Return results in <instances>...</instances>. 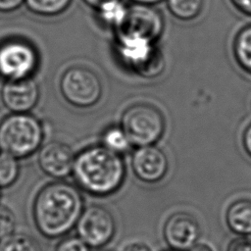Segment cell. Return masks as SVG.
Here are the masks:
<instances>
[{
	"label": "cell",
	"mask_w": 251,
	"mask_h": 251,
	"mask_svg": "<svg viewBox=\"0 0 251 251\" xmlns=\"http://www.w3.org/2000/svg\"><path fill=\"white\" fill-rule=\"evenodd\" d=\"M170 14L181 21L191 22L203 12L205 0H166Z\"/></svg>",
	"instance_id": "obj_17"
},
{
	"label": "cell",
	"mask_w": 251,
	"mask_h": 251,
	"mask_svg": "<svg viewBox=\"0 0 251 251\" xmlns=\"http://www.w3.org/2000/svg\"><path fill=\"white\" fill-rule=\"evenodd\" d=\"M95 251H111V250H108V249H104V248H98V249H96Z\"/></svg>",
	"instance_id": "obj_32"
},
{
	"label": "cell",
	"mask_w": 251,
	"mask_h": 251,
	"mask_svg": "<svg viewBox=\"0 0 251 251\" xmlns=\"http://www.w3.org/2000/svg\"><path fill=\"white\" fill-rule=\"evenodd\" d=\"M24 3L25 0H0V13H12Z\"/></svg>",
	"instance_id": "obj_25"
},
{
	"label": "cell",
	"mask_w": 251,
	"mask_h": 251,
	"mask_svg": "<svg viewBox=\"0 0 251 251\" xmlns=\"http://www.w3.org/2000/svg\"><path fill=\"white\" fill-rule=\"evenodd\" d=\"M0 197H1V193H0Z\"/></svg>",
	"instance_id": "obj_34"
},
{
	"label": "cell",
	"mask_w": 251,
	"mask_h": 251,
	"mask_svg": "<svg viewBox=\"0 0 251 251\" xmlns=\"http://www.w3.org/2000/svg\"><path fill=\"white\" fill-rule=\"evenodd\" d=\"M226 222L234 233L249 235L251 233V200L238 199L233 201L226 210Z\"/></svg>",
	"instance_id": "obj_15"
},
{
	"label": "cell",
	"mask_w": 251,
	"mask_h": 251,
	"mask_svg": "<svg viewBox=\"0 0 251 251\" xmlns=\"http://www.w3.org/2000/svg\"><path fill=\"white\" fill-rule=\"evenodd\" d=\"M59 89L65 101L78 109L95 106L103 95V84L98 74L88 67L78 65L63 72Z\"/></svg>",
	"instance_id": "obj_6"
},
{
	"label": "cell",
	"mask_w": 251,
	"mask_h": 251,
	"mask_svg": "<svg viewBox=\"0 0 251 251\" xmlns=\"http://www.w3.org/2000/svg\"><path fill=\"white\" fill-rule=\"evenodd\" d=\"M19 175V159L0 151V188H6L14 184Z\"/></svg>",
	"instance_id": "obj_21"
},
{
	"label": "cell",
	"mask_w": 251,
	"mask_h": 251,
	"mask_svg": "<svg viewBox=\"0 0 251 251\" xmlns=\"http://www.w3.org/2000/svg\"><path fill=\"white\" fill-rule=\"evenodd\" d=\"M0 251H43L40 243L32 236L13 232L0 240Z\"/></svg>",
	"instance_id": "obj_20"
},
{
	"label": "cell",
	"mask_w": 251,
	"mask_h": 251,
	"mask_svg": "<svg viewBox=\"0 0 251 251\" xmlns=\"http://www.w3.org/2000/svg\"><path fill=\"white\" fill-rule=\"evenodd\" d=\"M242 145L246 154L251 157V123L245 127L243 131Z\"/></svg>",
	"instance_id": "obj_27"
},
{
	"label": "cell",
	"mask_w": 251,
	"mask_h": 251,
	"mask_svg": "<svg viewBox=\"0 0 251 251\" xmlns=\"http://www.w3.org/2000/svg\"><path fill=\"white\" fill-rule=\"evenodd\" d=\"M39 96V86L32 77L6 80L1 88L2 102L11 113H29Z\"/></svg>",
	"instance_id": "obj_13"
},
{
	"label": "cell",
	"mask_w": 251,
	"mask_h": 251,
	"mask_svg": "<svg viewBox=\"0 0 251 251\" xmlns=\"http://www.w3.org/2000/svg\"><path fill=\"white\" fill-rule=\"evenodd\" d=\"M130 168L141 182L155 184L162 181L169 172L167 154L156 144L136 147L130 158Z\"/></svg>",
	"instance_id": "obj_10"
},
{
	"label": "cell",
	"mask_w": 251,
	"mask_h": 251,
	"mask_svg": "<svg viewBox=\"0 0 251 251\" xmlns=\"http://www.w3.org/2000/svg\"><path fill=\"white\" fill-rule=\"evenodd\" d=\"M164 29L165 19L158 9L149 5L132 4L129 6L125 23L114 32H123L159 42Z\"/></svg>",
	"instance_id": "obj_9"
},
{
	"label": "cell",
	"mask_w": 251,
	"mask_h": 251,
	"mask_svg": "<svg viewBox=\"0 0 251 251\" xmlns=\"http://www.w3.org/2000/svg\"><path fill=\"white\" fill-rule=\"evenodd\" d=\"M72 175L82 191L95 197H108L123 186L126 167L122 155L100 143L75 154Z\"/></svg>",
	"instance_id": "obj_2"
},
{
	"label": "cell",
	"mask_w": 251,
	"mask_h": 251,
	"mask_svg": "<svg viewBox=\"0 0 251 251\" xmlns=\"http://www.w3.org/2000/svg\"><path fill=\"white\" fill-rule=\"evenodd\" d=\"M43 138L41 121L29 113H11L0 122V151L17 159L39 150Z\"/></svg>",
	"instance_id": "obj_4"
},
{
	"label": "cell",
	"mask_w": 251,
	"mask_h": 251,
	"mask_svg": "<svg viewBox=\"0 0 251 251\" xmlns=\"http://www.w3.org/2000/svg\"><path fill=\"white\" fill-rule=\"evenodd\" d=\"M167 251H179V250H175V249H170V250H167Z\"/></svg>",
	"instance_id": "obj_33"
},
{
	"label": "cell",
	"mask_w": 251,
	"mask_h": 251,
	"mask_svg": "<svg viewBox=\"0 0 251 251\" xmlns=\"http://www.w3.org/2000/svg\"><path fill=\"white\" fill-rule=\"evenodd\" d=\"M114 34L115 54L124 68L143 78L161 75L166 61L158 42L123 32Z\"/></svg>",
	"instance_id": "obj_3"
},
{
	"label": "cell",
	"mask_w": 251,
	"mask_h": 251,
	"mask_svg": "<svg viewBox=\"0 0 251 251\" xmlns=\"http://www.w3.org/2000/svg\"><path fill=\"white\" fill-rule=\"evenodd\" d=\"M188 251H213V249L204 243H196L192 248H190Z\"/></svg>",
	"instance_id": "obj_29"
},
{
	"label": "cell",
	"mask_w": 251,
	"mask_h": 251,
	"mask_svg": "<svg viewBox=\"0 0 251 251\" xmlns=\"http://www.w3.org/2000/svg\"><path fill=\"white\" fill-rule=\"evenodd\" d=\"M83 210L84 201L79 187L64 179H56L36 194L32 218L40 234L55 239L75 227Z\"/></svg>",
	"instance_id": "obj_1"
},
{
	"label": "cell",
	"mask_w": 251,
	"mask_h": 251,
	"mask_svg": "<svg viewBox=\"0 0 251 251\" xmlns=\"http://www.w3.org/2000/svg\"><path fill=\"white\" fill-rule=\"evenodd\" d=\"M87 6H89V7H91L93 10L95 9V8H97L100 4H102L103 2H105V1H107V0H82Z\"/></svg>",
	"instance_id": "obj_31"
},
{
	"label": "cell",
	"mask_w": 251,
	"mask_h": 251,
	"mask_svg": "<svg viewBox=\"0 0 251 251\" xmlns=\"http://www.w3.org/2000/svg\"><path fill=\"white\" fill-rule=\"evenodd\" d=\"M75 154L61 141L52 140L40 147L37 162L40 170L55 179H64L73 172Z\"/></svg>",
	"instance_id": "obj_12"
},
{
	"label": "cell",
	"mask_w": 251,
	"mask_h": 251,
	"mask_svg": "<svg viewBox=\"0 0 251 251\" xmlns=\"http://www.w3.org/2000/svg\"><path fill=\"white\" fill-rule=\"evenodd\" d=\"M232 53L237 65L251 74V24L237 31L232 43Z\"/></svg>",
	"instance_id": "obj_16"
},
{
	"label": "cell",
	"mask_w": 251,
	"mask_h": 251,
	"mask_svg": "<svg viewBox=\"0 0 251 251\" xmlns=\"http://www.w3.org/2000/svg\"><path fill=\"white\" fill-rule=\"evenodd\" d=\"M232 5L242 14L251 17V0H230Z\"/></svg>",
	"instance_id": "obj_26"
},
{
	"label": "cell",
	"mask_w": 251,
	"mask_h": 251,
	"mask_svg": "<svg viewBox=\"0 0 251 251\" xmlns=\"http://www.w3.org/2000/svg\"><path fill=\"white\" fill-rule=\"evenodd\" d=\"M17 218L14 212L5 205L0 204V240L15 232Z\"/></svg>",
	"instance_id": "obj_22"
},
{
	"label": "cell",
	"mask_w": 251,
	"mask_h": 251,
	"mask_svg": "<svg viewBox=\"0 0 251 251\" xmlns=\"http://www.w3.org/2000/svg\"><path fill=\"white\" fill-rule=\"evenodd\" d=\"M123 251H152V249L143 242H132L126 245Z\"/></svg>",
	"instance_id": "obj_28"
},
{
	"label": "cell",
	"mask_w": 251,
	"mask_h": 251,
	"mask_svg": "<svg viewBox=\"0 0 251 251\" xmlns=\"http://www.w3.org/2000/svg\"><path fill=\"white\" fill-rule=\"evenodd\" d=\"M79 236L90 248H102L108 244L116 232V221L113 214L101 205L84 208L76 226Z\"/></svg>",
	"instance_id": "obj_8"
},
{
	"label": "cell",
	"mask_w": 251,
	"mask_h": 251,
	"mask_svg": "<svg viewBox=\"0 0 251 251\" xmlns=\"http://www.w3.org/2000/svg\"><path fill=\"white\" fill-rule=\"evenodd\" d=\"M226 251H251V237L248 235H238L227 245Z\"/></svg>",
	"instance_id": "obj_24"
},
{
	"label": "cell",
	"mask_w": 251,
	"mask_h": 251,
	"mask_svg": "<svg viewBox=\"0 0 251 251\" xmlns=\"http://www.w3.org/2000/svg\"><path fill=\"white\" fill-rule=\"evenodd\" d=\"M55 251H90V247L79 236H67L56 246Z\"/></svg>",
	"instance_id": "obj_23"
},
{
	"label": "cell",
	"mask_w": 251,
	"mask_h": 251,
	"mask_svg": "<svg viewBox=\"0 0 251 251\" xmlns=\"http://www.w3.org/2000/svg\"><path fill=\"white\" fill-rule=\"evenodd\" d=\"M38 64L37 50L30 42L14 37L0 43V76L5 80L31 77Z\"/></svg>",
	"instance_id": "obj_7"
},
{
	"label": "cell",
	"mask_w": 251,
	"mask_h": 251,
	"mask_svg": "<svg viewBox=\"0 0 251 251\" xmlns=\"http://www.w3.org/2000/svg\"><path fill=\"white\" fill-rule=\"evenodd\" d=\"M128 10L129 5L124 0H107L95 8L94 12L100 25L116 31L125 23Z\"/></svg>",
	"instance_id": "obj_14"
},
{
	"label": "cell",
	"mask_w": 251,
	"mask_h": 251,
	"mask_svg": "<svg viewBox=\"0 0 251 251\" xmlns=\"http://www.w3.org/2000/svg\"><path fill=\"white\" fill-rule=\"evenodd\" d=\"M101 144L111 151L123 155L132 146L121 125H110L101 133Z\"/></svg>",
	"instance_id": "obj_18"
},
{
	"label": "cell",
	"mask_w": 251,
	"mask_h": 251,
	"mask_svg": "<svg viewBox=\"0 0 251 251\" xmlns=\"http://www.w3.org/2000/svg\"><path fill=\"white\" fill-rule=\"evenodd\" d=\"M72 2L73 0H25L29 12L43 18H53L64 14Z\"/></svg>",
	"instance_id": "obj_19"
},
{
	"label": "cell",
	"mask_w": 251,
	"mask_h": 251,
	"mask_svg": "<svg viewBox=\"0 0 251 251\" xmlns=\"http://www.w3.org/2000/svg\"><path fill=\"white\" fill-rule=\"evenodd\" d=\"M133 4H141V5H149V6H154L163 0H130Z\"/></svg>",
	"instance_id": "obj_30"
},
{
	"label": "cell",
	"mask_w": 251,
	"mask_h": 251,
	"mask_svg": "<svg viewBox=\"0 0 251 251\" xmlns=\"http://www.w3.org/2000/svg\"><path fill=\"white\" fill-rule=\"evenodd\" d=\"M120 125L132 146L157 144L166 131V119L155 105L137 102L126 107L121 116Z\"/></svg>",
	"instance_id": "obj_5"
},
{
	"label": "cell",
	"mask_w": 251,
	"mask_h": 251,
	"mask_svg": "<svg viewBox=\"0 0 251 251\" xmlns=\"http://www.w3.org/2000/svg\"><path fill=\"white\" fill-rule=\"evenodd\" d=\"M163 235L171 249L186 251L197 243L201 235L200 224L193 215L176 212L167 219Z\"/></svg>",
	"instance_id": "obj_11"
}]
</instances>
